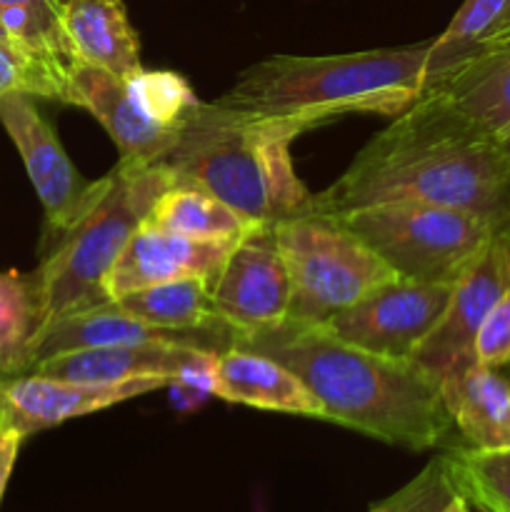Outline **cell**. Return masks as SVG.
I'll list each match as a JSON object with an SVG mask.
<instances>
[{
  "instance_id": "cell-11",
  "label": "cell",
  "mask_w": 510,
  "mask_h": 512,
  "mask_svg": "<svg viewBox=\"0 0 510 512\" xmlns=\"http://www.w3.org/2000/svg\"><path fill=\"white\" fill-rule=\"evenodd\" d=\"M170 378H133L125 383H73L38 373L0 378V423L20 438L113 408L125 400L168 388Z\"/></svg>"
},
{
  "instance_id": "cell-12",
  "label": "cell",
  "mask_w": 510,
  "mask_h": 512,
  "mask_svg": "<svg viewBox=\"0 0 510 512\" xmlns=\"http://www.w3.org/2000/svg\"><path fill=\"white\" fill-rule=\"evenodd\" d=\"M508 288V255L495 238L483 258L453 285L443 318L420 345L413 363H418L438 383L455 370L475 363V340H478L480 328H483L490 308Z\"/></svg>"
},
{
  "instance_id": "cell-9",
  "label": "cell",
  "mask_w": 510,
  "mask_h": 512,
  "mask_svg": "<svg viewBox=\"0 0 510 512\" xmlns=\"http://www.w3.org/2000/svg\"><path fill=\"white\" fill-rule=\"evenodd\" d=\"M0 125L23 158L30 183L45 210L48 230L60 238L93 208L108 178L88 180L80 175L60 145L53 125L43 118L30 95L0 98Z\"/></svg>"
},
{
  "instance_id": "cell-15",
  "label": "cell",
  "mask_w": 510,
  "mask_h": 512,
  "mask_svg": "<svg viewBox=\"0 0 510 512\" xmlns=\"http://www.w3.org/2000/svg\"><path fill=\"white\" fill-rule=\"evenodd\" d=\"M215 398L248 408L325 420L320 400L293 370L270 355L238 345L220 353Z\"/></svg>"
},
{
  "instance_id": "cell-6",
  "label": "cell",
  "mask_w": 510,
  "mask_h": 512,
  "mask_svg": "<svg viewBox=\"0 0 510 512\" xmlns=\"http://www.w3.org/2000/svg\"><path fill=\"white\" fill-rule=\"evenodd\" d=\"M290 278L288 323L320 325L398 275L335 215L310 213L275 223Z\"/></svg>"
},
{
  "instance_id": "cell-34",
  "label": "cell",
  "mask_w": 510,
  "mask_h": 512,
  "mask_svg": "<svg viewBox=\"0 0 510 512\" xmlns=\"http://www.w3.org/2000/svg\"><path fill=\"white\" fill-rule=\"evenodd\" d=\"M443 512H470V503L465 498H460V495H455Z\"/></svg>"
},
{
  "instance_id": "cell-27",
  "label": "cell",
  "mask_w": 510,
  "mask_h": 512,
  "mask_svg": "<svg viewBox=\"0 0 510 512\" xmlns=\"http://www.w3.org/2000/svg\"><path fill=\"white\" fill-rule=\"evenodd\" d=\"M130 95L148 120L168 130H180L190 110L200 103L188 80L173 70H145L125 78Z\"/></svg>"
},
{
  "instance_id": "cell-24",
  "label": "cell",
  "mask_w": 510,
  "mask_h": 512,
  "mask_svg": "<svg viewBox=\"0 0 510 512\" xmlns=\"http://www.w3.org/2000/svg\"><path fill=\"white\" fill-rule=\"evenodd\" d=\"M0 25L20 53L68 80L78 58L58 0H0Z\"/></svg>"
},
{
  "instance_id": "cell-19",
  "label": "cell",
  "mask_w": 510,
  "mask_h": 512,
  "mask_svg": "<svg viewBox=\"0 0 510 512\" xmlns=\"http://www.w3.org/2000/svg\"><path fill=\"white\" fill-rule=\"evenodd\" d=\"M435 88L475 128L510 150V40L478 50Z\"/></svg>"
},
{
  "instance_id": "cell-16",
  "label": "cell",
  "mask_w": 510,
  "mask_h": 512,
  "mask_svg": "<svg viewBox=\"0 0 510 512\" xmlns=\"http://www.w3.org/2000/svg\"><path fill=\"white\" fill-rule=\"evenodd\" d=\"M200 345L180 340H158V343L113 345V348L78 350L55 358L40 360L30 373L48 375L73 383H125L133 378H173Z\"/></svg>"
},
{
  "instance_id": "cell-21",
  "label": "cell",
  "mask_w": 510,
  "mask_h": 512,
  "mask_svg": "<svg viewBox=\"0 0 510 512\" xmlns=\"http://www.w3.org/2000/svg\"><path fill=\"white\" fill-rule=\"evenodd\" d=\"M158 340H180V343H193L205 348L195 335L153 328V325H145L133 315L123 313L115 303H108L93 310H83V313L60 315V318L50 320L38 343L35 363L63 353H78V350L158 343Z\"/></svg>"
},
{
  "instance_id": "cell-33",
  "label": "cell",
  "mask_w": 510,
  "mask_h": 512,
  "mask_svg": "<svg viewBox=\"0 0 510 512\" xmlns=\"http://www.w3.org/2000/svg\"><path fill=\"white\" fill-rule=\"evenodd\" d=\"M508 33H510V0H505L503 10H500V15H498V20H495V25L488 30V35L483 38V45H480V50L488 48V45H495L498 40H503Z\"/></svg>"
},
{
  "instance_id": "cell-18",
  "label": "cell",
  "mask_w": 510,
  "mask_h": 512,
  "mask_svg": "<svg viewBox=\"0 0 510 512\" xmlns=\"http://www.w3.org/2000/svg\"><path fill=\"white\" fill-rule=\"evenodd\" d=\"M453 428L468 448H510V380L478 360L440 380Z\"/></svg>"
},
{
  "instance_id": "cell-35",
  "label": "cell",
  "mask_w": 510,
  "mask_h": 512,
  "mask_svg": "<svg viewBox=\"0 0 510 512\" xmlns=\"http://www.w3.org/2000/svg\"><path fill=\"white\" fill-rule=\"evenodd\" d=\"M498 243L503 245L505 255H508V263H510V230H508V233H503V235H500V238H498Z\"/></svg>"
},
{
  "instance_id": "cell-38",
  "label": "cell",
  "mask_w": 510,
  "mask_h": 512,
  "mask_svg": "<svg viewBox=\"0 0 510 512\" xmlns=\"http://www.w3.org/2000/svg\"><path fill=\"white\" fill-rule=\"evenodd\" d=\"M503 40H510V33L508 35H505V38ZM503 40H498V43H503ZM498 43H495V45H498Z\"/></svg>"
},
{
  "instance_id": "cell-20",
  "label": "cell",
  "mask_w": 510,
  "mask_h": 512,
  "mask_svg": "<svg viewBox=\"0 0 510 512\" xmlns=\"http://www.w3.org/2000/svg\"><path fill=\"white\" fill-rule=\"evenodd\" d=\"M65 30L75 58L130 78L143 68L140 40L123 0H70L63 8Z\"/></svg>"
},
{
  "instance_id": "cell-1",
  "label": "cell",
  "mask_w": 510,
  "mask_h": 512,
  "mask_svg": "<svg viewBox=\"0 0 510 512\" xmlns=\"http://www.w3.org/2000/svg\"><path fill=\"white\" fill-rule=\"evenodd\" d=\"M428 203L510 230V150L428 88L380 130L323 193L315 210L345 215L380 203Z\"/></svg>"
},
{
  "instance_id": "cell-17",
  "label": "cell",
  "mask_w": 510,
  "mask_h": 512,
  "mask_svg": "<svg viewBox=\"0 0 510 512\" xmlns=\"http://www.w3.org/2000/svg\"><path fill=\"white\" fill-rule=\"evenodd\" d=\"M113 303L145 325L195 335L210 350L223 353V350L233 348V328L220 320L210 283L203 278L150 285V288L133 290Z\"/></svg>"
},
{
  "instance_id": "cell-39",
  "label": "cell",
  "mask_w": 510,
  "mask_h": 512,
  "mask_svg": "<svg viewBox=\"0 0 510 512\" xmlns=\"http://www.w3.org/2000/svg\"><path fill=\"white\" fill-rule=\"evenodd\" d=\"M0 378H3V375H0Z\"/></svg>"
},
{
  "instance_id": "cell-36",
  "label": "cell",
  "mask_w": 510,
  "mask_h": 512,
  "mask_svg": "<svg viewBox=\"0 0 510 512\" xmlns=\"http://www.w3.org/2000/svg\"><path fill=\"white\" fill-rule=\"evenodd\" d=\"M0 40H5V43H10V40H8V33H5L3 25H0ZM10 45H13V43H10Z\"/></svg>"
},
{
  "instance_id": "cell-26",
  "label": "cell",
  "mask_w": 510,
  "mask_h": 512,
  "mask_svg": "<svg viewBox=\"0 0 510 512\" xmlns=\"http://www.w3.org/2000/svg\"><path fill=\"white\" fill-rule=\"evenodd\" d=\"M460 498L483 512H510V448H450L443 455Z\"/></svg>"
},
{
  "instance_id": "cell-25",
  "label": "cell",
  "mask_w": 510,
  "mask_h": 512,
  "mask_svg": "<svg viewBox=\"0 0 510 512\" xmlns=\"http://www.w3.org/2000/svg\"><path fill=\"white\" fill-rule=\"evenodd\" d=\"M505 0H465L448 23V28L430 40L425 58V88H435L450 73L473 58L483 45V38L498 20Z\"/></svg>"
},
{
  "instance_id": "cell-23",
  "label": "cell",
  "mask_w": 510,
  "mask_h": 512,
  "mask_svg": "<svg viewBox=\"0 0 510 512\" xmlns=\"http://www.w3.org/2000/svg\"><path fill=\"white\" fill-rule=\"evenodd\" d=\"M145 223L195 240H223V243H238L248 230L263 225L248 220L215 195L180 183L170 185L155 200Z\"/></svg>"
},
{
  "instance_id": "cell-32",
  "label": "cell",
  "mask_w": 510,
  "mask_h": 512,
  "mask_svg": "<svg viewBox=\"0 0 510 512\" xmlns=\"http://www.w3.org/2000/svg\"><path fill=\"white\" fill-rule=\"evenodd\" d=\"M20 445L23 438L15 433L13 428H8L5 423H0V500H3L5 488H8V480L13 475L15 460H18Z\"/></svg>"
},
{
  "instance_id": "cell-14",
  "label": "cell",
  "mask_w": 510,
  "mask_h": 512,
  "mask_svg": "<svg viewBox=\"0 0 510 512\" xmlns=\"http://www.w3.org/2000/svg\"><path fill=\"white\" fill-rule=\"evenodd\" d=\"M233 245L223 240H195L143 223L105 278V293L113 303L133 290L170 280L203 278L213 285Z\"/></svg>"
},
{
  "instance_id": "cell-22",
  "label": "cell",
  "mask_w": 510,
  "mask_h": 512,
  "mask_svg": "<svg viewBox=\"0 0 510 512\" xmlns=\"http://www.w3.org/2000/svg\"><path fill=\"white\" fill-rule=\"evenodd\" d=\"M50 323L38 273H0V375L30 373Z\"/></svg>"
},
{
  "instance_id": "cell-3",
  "label": "cell",
  "mask_w": 510,
  "mask_h": 512,
  "mask_svg": "<svg viewBox=\"0 0 510 512\" xmlns=\"http://www.w3.org/2000/svg\"><path fill=\"white\" fill-rule=\"evenodd\" d=\"M305 130L298 120L258 118L200 100L160 165L175 183L215 195L253 223L275 225L315 210V193L298 178L290 155Z\"/></svg>"
},
{
  "instance_id": "cell-2",
  "label": "cell",
  "mask_w": 510,
  "mask_h": 512,
  "mask_svg": "<svg viewBox=\"0 0 510 512\" xmlns=\"http://www.w3.org/2000/svg\"><path fill=\"white\" fill-rule=\"evenodd\" d=\"M233 345L270 355L320 400L325 420L408 450H430L453 430L440 383L418 363L380 358L335 338L323 325L285 320L233 333Z\"/></svg>"
},
{
  "instance_id": "cell-31",
  "label": "cell",
  "mask_w": 510,
  "mask_h": 512,
  "mask_svg": "<svg viewBox=\"0 0 510 512\" xmlns=\"http://www.w3.org/2000/svg\"><path fill=\"white\" fill-rule=\"evenodd\" d=\"M475 360L485 368H503L510 363V288L490 308L478 340H475Z\"/></svg>"
},
{
  "instance_id": "cell-4",
  "label": "cell",
  "mask_w": 510,
  "mask_h": 512,
  "mask_svg": "<svg viewBox=\"0 0 510 512\" xmlns=\"http://www.w3.org/2000/svg\"><path fill=\"white\" fill-rule=\"evenodd\" d=\"M430 40L343 55H273L240 73L215 103L315 128L353 113L395 118L425 88Z\"/></svg>"
},
{
  "instance_id": "cell-8",
  "label": "cell",
  "mask_w": 510,
  "mask_h": 512,
  "mask_svg": "<svg viewBox=\"0 0 510 512\" xmlns=\"http://www.w3.org/2000/svg\"><path fill=\"white\" fill-rule=\"evenodd\" d=\"M450 293L453 285L395 278L320 325L355 348L413 363L420 345L443 318Z\"/></svg>"
},
{
  "instance_id": "cell-13",
  "label": "cell",
  "mask_w": 510,
  "mask_h": 512,
  "mask_svg": "<svg viewBox=\"0 0 510 512\" xmlns=\"http://www.w3.org/2000/svg\"><path fill=\"white\" fill-rule=\"evenodd\" d=\"M65 105H78L95 115L118 148V163L158 165L178 138V130L160 128L145 118L125 78L83 60H75L68 68Z\"/></svg>"
},
{
  "instance_id": "cell-30",
  "label": "cell",
  "mask_w": 510,
  "mask_h": 512,
  "mask_svg": "<svg viewBox=\"0 0 510 512\" xmlns=\"http://www.w3.org/2000/svg\"><path fill=\"white\" fill-rule=\"evenodd\" d=\"M218 350L200 348L168 383V398L178 413H193L218 390Z\"/></svg>"
},
{
  "instance_id": "cell-28",
  "label": "cell",
  "mask_w": 510,
  "mask_h": 512,
  "mask_svg": "<svg viewBox=\"0 0 510 512\" xmlns=\"http://www.w3.org/2000/svg\"><path fill=\"white\" fill-rule=\"evenodd\" d=\"M458 495L450 480L443 455L433 458L410 483L395 490L380 503L370 505L368 512H443L450 500Z\"/></svg>"
},
{
  "instance_id": "cell-29",
  "label": "cell",
  "mask_w": 510,
  "mask_h": 512,
  "mask_svg": "<svg viewBox=\"0 0 510 512\" xmlns=\"http://www.w3.org/2000/svg\"><path fill=\"white\" fill-rule=\"evenodd\" d=\"M65 90H68V80L30 60L15 45L0 40V98L20 93L65 103Z\"/></svg>"
},
{
  "instance_id": "cell-7",
  "label": "cell",
  "mask_w": 510,
  "mask_h": 512,
  "mask_svg": "<svg viewBox=\"0 0 510 512\" xmlns=\"http://www.w3.org/2000/svg\"><path fill=\"white\" fill-rule=\"evenodd\" d=\"M398 278L455 285L495 243V230L463 210L428 203H380L335 215Z\"/></svg>"
},
{
  "instance_id": "cell-5",
  "label": "cell",
  "mask_w": 510,
  "mask_h": 512,
  "mask_svg": "<svg viewBox=\"0 0 510 512\" xmlns=\"http://www.w3.org/2000/svg\"><path fill=\"white\" fill-rule=\"evenodd\" d=\"M105 178L108 183L93 208L55 238V248L35 268L50 320L110 303L105 278L148 220L155 200L175 185V175L160 163H118Z\"/></svg>"
},
{
  "instance_id": "cell-37",
  "label": "cell",
  "mask_w": 510,
  "mask_h": 512,
  "mask_svg": "<svg viewBox=\"0 0 510 512\" xmlns=\"http://www.w3.org/2000/svg\"><path fill=\"white\" fill-rule=\"evenodd\" d=\"M58 3H60V5H63V8H65V5H68V3H70V0H58Z\"/></svg>"
},
{
  "instance_id": "cell-10",
  "label": "cell",
  "mask_w": 510,
  "mask_h": 512,
  "mask_svg": "<svg viewBox=\"0 0 510 512\" xmlns=\"http://www.w3.org/2000/svg\"><path fill=\"white\" fill-rule=\"evenodd\" d=\"M210 293L220 320L235 335L278 328L288 320L290 278L275 225H255L230 248Z\"/></svg>"
}]
</instances>
